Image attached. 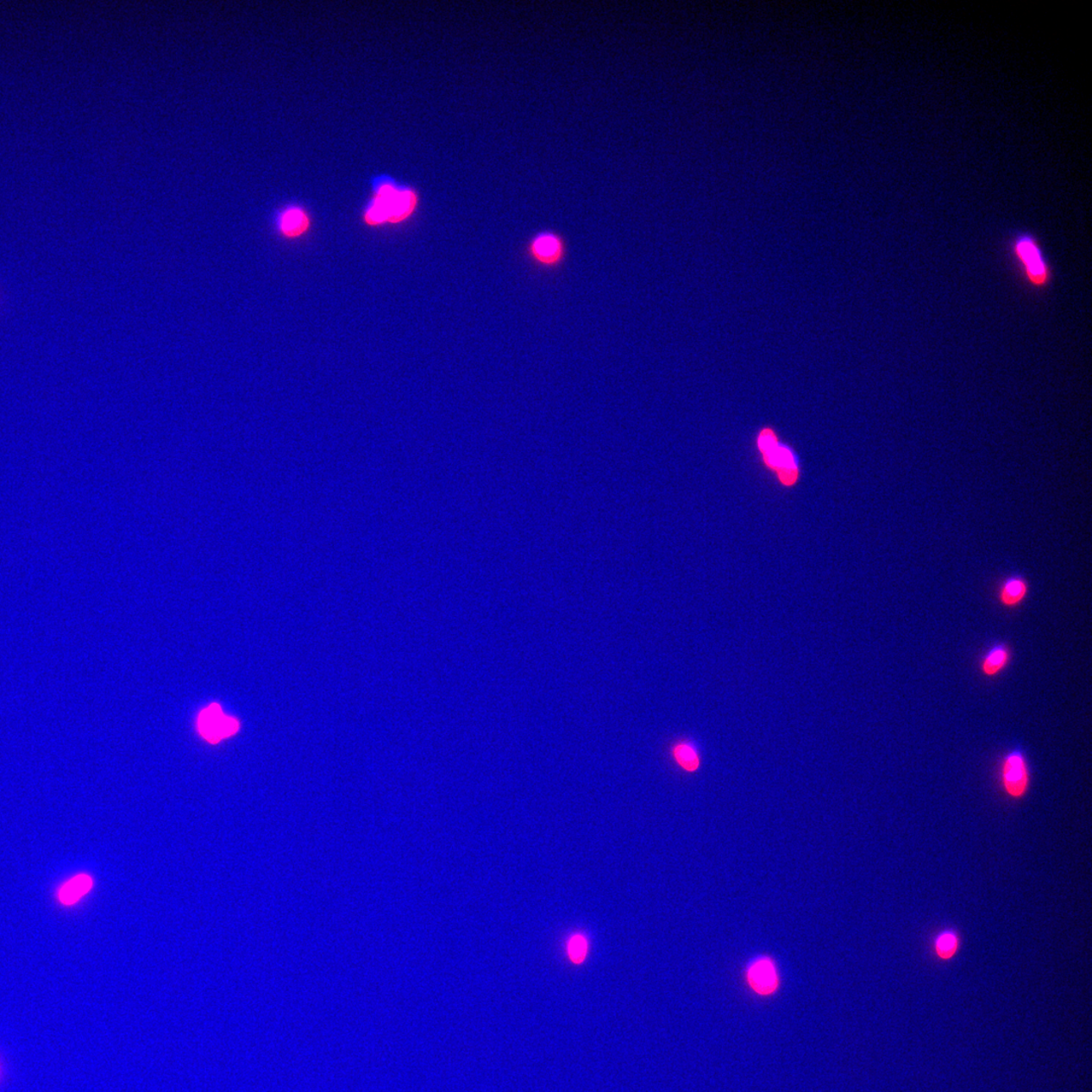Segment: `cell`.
<instances>
[{
	"instance_id": "3",
	"label": "cell",
	"mask_w": 1092,
	"mask_h": 1092,
	"mask_svg": "<svg viewBox=\"0 0 1092 1092\" xmlns=\"http://www.w3.org/2000/svg\"><path fill=\"white\" fill-rule=\"evenodd\" d=\"M1011 252L1027 285L1037 291L1050 286L1053 279L1052 267L1035 236L1029 233L1018 235L1013 240Z\"/></svg>"
},
{
	"instance_id": "13",
	"label": "cell",
	"mask_w": 1092,
	"mask_h": 1092,
	"mask_svg": "<svg viewBox=\"0 0 1092 1092\" xmlns=\"http://www.w3.org/2000/svg\"><path fill=\"white\" fill-rule=\"evenodd\" d=\"M960 947V939L954 931H944L935 941V952L938 959L949 961L953 959Z\"/></svg>"
},
{
	"instance_id": "8",
	"label": "cell",
	"mask_w": 1092,
	"mask_h": 1092,
	"mask_svg": "<svg viewBox=\"0 0 1092 1092\" xmlns=\"http://www.w3.org/2000/svg\"><path fill=\"white\" fill-rule=\"evenodd\" d=\"M311 226L312 219L310 213L301 204H287L275 217L277 231L286 239L295 240L304 236Z\"/></svg>"
},
{
	"instance_id": "4",
	"label": "cell",
	"mask_w": 1092,
	"mask_h": 1092,
	"mask_svg": "<svg viewBox=\"0 0 1092 1092\" xmlns=\"http://www.w3.org/2000/svg\"><path fill=\"white\" fill-rule=\"evenodd\" d=\"M526 251L537 266L554 268L559 267L565 260L567 246L560 234L543 231L532 236L527 243Z\"/></svg>"
},
{
	"instance_id": "6",
	"label": "cell",
	"mask_w": 1092,
	"mask_h": 1092,
	"mask_svg": "<svg viewBox=\"0 0 1092 1092\" xmlns=\"http://www.w3.org/2000/svg\"><path fill=\"white\" fill-rule=\"evenodd\" d=\"M745 978L750 988L762 996L772 995L779 988L778 966L768 955L756 956L749 962L745 968Z\"/></svg>"
},
{
	"instance_id": "2",
	"label": "cell",
	"mask_w": 1092,
	"mask_h": 1092,
	"mask_svg": "<svg viewBox=\"0 0 1092 1092\" xmlns=\"http://www.w3.org/2000/svg\"><path fill=\"white\" fill-rule=\"evenodd\" d=\"M755 446L763 467L770 472L785 489L795 488L802 477L800 455L789 443L781 439L770 425L763 426L755 436Z\"/></svg>"
},
{
	"instance_id": "9",
	"label": "cell",
	"mask_w": 1092,
	"mask_h": 1092,
	"mask_svg": "<svg viewBox=\"0 0 1092 1092\" xmlns=\"http://www.w3.org/2000/svg\"><path fill=\"white\" fill-rule=\"evenodd\" d=\"M671 756L675 764L686 773H697L702 767L701 750L691 739H680L675 743L671 748Z\"/></svg>"
},
{
	"instance_id": "10",
	"label": "cell",
	"mask_w": 1092,
	"mask_h": 1092,
	"mask_svg": "<svg viewBox=\"0 0 1092 1092\" xmlns=\"http://www.w3.org/2000/svg\"><path fill=\"white\" fill-rule=\"evenodd\" d=\"M1029 593V585L1020 575H1012L1005 580L998 592V599L1003 606L1013 608L1019 606Z\"/></svg>"
},
{
	"instance_id": "14",
	"label": "cell",
	"mask_w": 1092,
	"mask_h": 1092,
	"mask_svg": "<svg viewBox=\"0 0 1092 1092\" xmlns=\"http://www.w3.org/2000/svg\"><path fill=\"white\" fill-rule=\"evenodd\" d=\"M568 959L575 965L583 964L589 954V941L583 933H574L567 942Z\"/></svg>"
},
{
	"instance_id": "11",
	"label": "cell",
	"mask_w": 1092,
	"mask_h": 1092,
	"mask_svg": "<svg viewBox=\"0 0 1092 1092\" xmlns=\"http://www.w3.org/2000/svg\"><path fill=\"white\" fill-rule=\"evenodd\" d=\"M92 880L87 875H78L64 884L58 892L59 901L64 906H72L91 889Z\"/></svg>"
},
{
	"instance_id": "12",
	"label": "cell",
	"mask_w": 1092,
	"mask_h": 1092,
	"mask_svg": "<svg viewBox=\"0 0 1092 1092\" xmlns=\"http://www.w3.org/2000/svg\"><path fill=\"white\" fill-rule=\"evenodd\" d=\"M1009 662V650L1005 644H996L986 653L982 661V672L985 676L995 677L1005 668Z\"/></svg>"
},
{
	"instance_id": "7",
	"label": "cell",
	"mask_w": 1092,
	"mask_h": 1092,
	"mask_svg": "<svg viewBox=\"0 0 1092 1092\" xmlns=\"http://www.w3.org/2000/svg\"><path fill=\"white\" fill-rule=\"evenodd\" d=\"M198 726L201 736L211 744L234 736L239 728L237 720L225 715L217 704L203 710Z\"/></svg>"
},
{
	"instance_id": "1",
	"label": "cell",
	"mask_w": 1092,
	"mask_h": 1092,
	"mask_svg": "<svg viewBox=\"0 0 1092 1092\" xmlns=\"http://www.w3.org/2000/svg\"><path fill=\"white\" fill-rule=\"evenodd\" d=\"M372 190V198L361 216L363 224L367 227L402 224L418 208L420 198L414 187L400 185L387 176L375 179Z\"/></svg>"
},
{
	"instance_id": "5",
	"label": "cell",
	"mask_w": 1092,
	"mask_h": 1092,
	"mask_svg": "<svg viewBox=\"0 0 1092 1092\" xmlns=\"http://www.w3.org/2000/svg\"><path fill=\"white\" fill-rule=\"evenodd\" d=\"M1001 780L1008 796L1020 800L1026 794L1030 786V774L1023 751L1014 750L1005 756L1001 767Z\"/></svg>"
}]
</instances>
